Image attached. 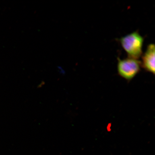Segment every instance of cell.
I'll use <instances>...</instances> for the list:
<instances>
[{
  "instance_id": "obj_1",
  "label": "cell",
  "mask_w": 155,
  "mask_h": 155,
  "mask_svg": "<svg viewBox=\"0 0 155 155\" xmlns=\"http://www.w3.org/2000/svg\"><path fill=\"white\" fill-rule=\"evenodd\" d=\"M119 41L129 58L138 59L142 55L144 38L137 31L121 37Z\"/></svg>"
},
{
  "instance_id": "obj_2",
  "label": "cell",
  "mask_w": 155,
  "mask_h": 155,
  "mask_svg": "<svg viewBox=\"0 0 155 155\" xmlns=\"http://www.w3.org/2000/svg\"><path fill=\"white\" fill-rule=\"evenodd\" d=\"M117 69L118 74L128 81H130L140 71L141 61L138 59L128 58L124 59L118 58Z\"/></svg>"
},
{
  "instance_id": "obj_3",
  "label": "cell",
  "mask_w": 155,
  "mask_h": 155,
  "mask_svg": "<svg viewBox=\"0 0 155 155\" xmlns=\"http://www.w3.org/2000/svg\"><path fill=\"white\" fill-rule=\"evenodd\" d=\"M141 65L145 71L155 74V45L150 44L142 57Z\"/></svg>"
}]
</instances>
